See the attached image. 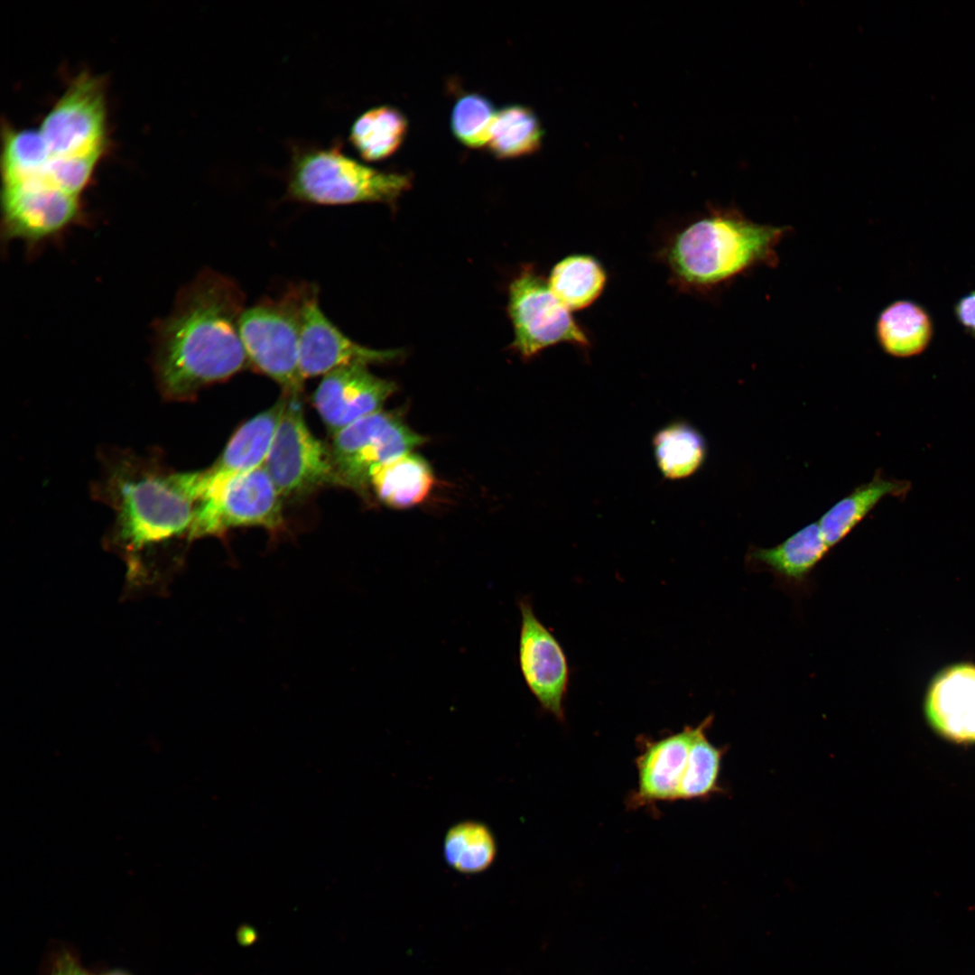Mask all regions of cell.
Segmentation results:
<instances>
[{
  "instance_id": "cell-1",
  "label": "cell",
  "mask_w": 975,
  "mask_h": 975,
  "mask_svg": "<svg viewBox=\"0 0 975 975\" xmlns=\"http://www.w3.org/2000/svg\"><path fill=\"white\" fill-rule=\"evenodd\" d=\"M245 294L232 278L204 270L154 325L153 367L164 397L182 401L250 366L239 323Z\"/></svg>"
},
{
  "instance_id": "cell-5",
  "label": "cell",
  "mask_w": 975,
  "mask_h": 975,
  "mask_svg": "<svg viewBox=\"0 0 975 975\" xmlns=\"http://www.w3.org/2000/svg\"><path fill=\"white\" fill-rule=\"evenodd\" d=\"M309 283L290 286L276 298H264L244 310L240 336L250 366L279 384L283 392L301 394L302 314Z\"/></svg>"
},
{
  "instance_id": "cell-29",
  "label": "cell",
  "mask_w": 975,
  "mask_h": 975,
  "mask_svg": "<svg viewBox=\"0 0 975 975\" xmlns=\"http://www.w3.org/2000/svg\"><path fill=\"white\" fill-rule=\"evenodd\" d=\"M484 95L467 93L455 103L450 114V128L455 138L469 148L488 144L497 112Z\"/></svg>"
},
{
  "instance_id": "cell-25",
  "label": "cell",
  "mask_w": 975,
  "mask_h": 975,
  "mask_svg": "<svg viewBox=\"0 0 975 975\" xmlns=\"http://www.w3.org/2000/svg\"><path fill=\"white\" fill-rule=\"evenodd\" d=\"M607 274L600 263L588 255H569L552 268L548 283L557 299L571 311L582 310L601 294Z\"/></svg>"
},
{
  "instance_id": "cell-10",
  "label": "cell",
  "mask_w": 975,
  "mask_h": 975,
  "mask_svg": "<svg viewBox=\"0 0 975 975\" xmlns=\"http://www.w3.org/2000/svg\"><path fill=\"white\" fill-rule=\"evenodd\" d=\"M83 218L79 196L36 180L3 183L1 238L29 249L57 238Z\"/></svg>"
},
{
  "instance_id": "cell-17",
  "label": "cell",
  "mask_w": 975,
  "mask_h": 975,
  "mask_svg": "<svg viewBox=\"0 0 975 975\" xmlns=\"http://www.w3.org/2000/svg\"><path fill=\"white\" fill-rule=\"evenodd\" d=\"M925 711L941 736L975 742V665H955L940 673L928 692Z\"/></svg>"
},
{
  "instance_id": "cell-30",
  "label": "cell",
  "mask_w": 975,
  "mask_h": 975,
  "mask_svg": "<svg viewBox=\"0 0 975 975\" xmlns=\"http://www.w3.org/2000/svg\"><path fill=\"white\" fill-rule=\"evenodd\" d=\"M100 154L98 153L74 158L51 157L39 176L31 180L79 197L91 179Z\"/></svg>"
},
{
  "instance_id": "cell-9",
  "label": "cell",
  "mask_w": 975,
  "mask_h": 975,
  "mask_svg": "<svg viewBox=\"0 0 975 975\" xmlns=\"http://www.w3.org/2000/svg\"><path fill=\"white\" fill-rule=\"evenodd\" d=\"M508 312L515 332L513 347L524 358L562 342L582 348L590 344L548 281L532 269H525L511 283Z\"/></svg>"
},
{
  "instance_id": "cell-20",
  "label": "cell",
  "mask_w": 975,
  "mask_h": 975,
  "mask_svg": "<svg viewBox=\"0 0 975 975\" xmlns=\"http://www.w3.org/2000/svg\"><path fill=\"white\" fill-rule=\"evenodd\" d=\"M829 549L815 522L774 547H752L748 559L753 565L770 571L782 580L801 583Z\"/></svg>"
},
{
  "instance_id": "cell-33",
  "label": "cell",
  "mask_w": 975,
  "mask_h": 975,
  "mask_svg": "<svg viewBox=\"0 0 975 975\" xmlns=\"http://www.w3.org/2000/svg\"><path fill=\"white\" fill-rule=\"evenodd\" d=\"M102 975H129V974L125 973L123 970H110V971H108L107 973H104Z\"/></svg>"
},
{
  "instance_id": "cell-12",
  "label": "cell",
  "mask_w": 975,
  "mask_h": 975,
  "mask_svg": "<svg viewBox=\"0 0 975 975\" xmlns=\"http://www.w3.org/2000/svg\"><path fill=\"white\" fill-rule=\"evenodd\" d=\"M521 627L518 662L524 681L541 708L564 720L570 670L558 640L541 622L526 597L518 600Z\"/></svg>"
},
{
  "instance_id": "cell-24",
  "label": "cell",
  "mask_w": 975,
  "mask_h": 975,
  "mask_svg": "<svg viewBox=\"0 0 975 975\" xmlns=\"http://www.w3.org/2000/svg\"><path fill=\"white\" fill-rule=\"evenodd\" d=\"M653 447L658 469L664 478L672 480L694 474L707 456V444L701 433L681 421L658 431Z\"/></svg>"
},
{
  "instance_id": "cell-16",
  "label": "cell",
  "mask_w": 975,
  "mask_h": 975,
  "mask_svg": "<svg viewBox=\"0 0 975 975\" xmlns=\"http://www.w3.org/2000/svg\"><path fill=\"white\" fill-rule=\"evenodd\" d=\"M286 397L245 422L233 434L217 461L199 471L200 500L230 479L262 467L269 454ZM200 502V501H199Z\"/></svg>"
},
{
  "instance_id": "cell-6",
  "label": "cell",
  "mask_w": 975,
  "mask_h": 975,
  "mask_svg": "<svg viewBox=\"0 0 975 975\" xmlns=\"http://www.w3.org/2000/svg\"><path fill=\"white\" fill-rule=\"evenodd\" d=\"M285 395L284 409L264 464L282 498H299L327 486H340L330 448L305 422L301 394Z\"/></svg>"
},
{
  "instance_id": "cell-13",
  "label": "cell",
  "mask_w": 975,
  "mask_h": 975,
  "mask_svg": "<svg viewBox=\"0 0 975 975\" xmlns=\"http://www.w3.org/2000/svg\"><path fill=\"white\" fill-rule=\"evenodd\" d=\"M396 349H373L347 337L322 311L318 287L309 283L300 337V372L303 380L350 365L385 363L399 356Z\"/></svg>"
},
{
  "instance_id": "cell-23",
  "label": "cell",
  "mask_w": 975,
  "mask_h": 975,
  "mask_svg": "<svg viewBox=\"0 0 975 975\" xmlns=\"http://www.w3.org/2000/svg\"><path fill=\"white\" fill-rule=\"evenodd\" d=\"M446 864L458 873L474 875L486 871L497 856L494 832L484 822L464 820L451 825L443 837Z\"/></svg>"
},
{
  "instance_id": "cell-31",
  "label": "cell",
  "mask_w": 975,
  "mask_h": 975,
  "mask_svg": "<svg viewBox=\"0 0 975 975\" xmlns=\"http://www.w3.org/2000/svg\"><path fill=\"white\" fill-rule=\"evenodd\" d=\"M49 975H90L79 960L69 951L62 950L54 957Z\"/></svg>"
},
{
  "instance_id": "cell-2",
  "label": "cell",
  "mask_w": 975,
  "mask_h": 975,
  "mask_svg": "<svg viewBox=\"0 0 975 975\" xmlns=\"http://www.w3.org/2000/svg\"><path fill=\"white\" fill-rule=\"evenodd\" d=\"M788 227L760 224L734 208L711 209L672 239L665 253L673 280L708 292L759 266H775Z\"/></svg>"
},
{
  "instance_id": "cell-26",
  "label": "cell",
  "mask_w": 975,
  "mask_h": 975,
  "mask_svg": "<svg viewBox=\"0 0 975 975\" xmlns=\"http://www.w3.org/2000/svg\"><path fill=\"white\" fill-rule=\"evenodd\" d=\"M543 138V130L534 110L514 104L497 112L488 145L497 159H514L537 152Z\"/></svg>"
},
{
  "instance_id": "cell-22",
  "label": "cell",
  "mask_w": 975,
  "mask_h": 975,
  "mask_svg": "<svg viewBox=\"0 0 975 975\" xmlns=\"http://www.w3.org/2000/svg\"><path fill=\"white\" fill-rule=\"evenodd\" d=\"M407 131V118L398 108L380 106L356 119L350 129L349 141L364 160L377 162L396 152Z\"/></svg>"
},
{
  "instance_id": "cell-32",
  "label": "cell",
  "mask_w": 975,
  "mask_h": 975,
  "mask_svg": "<svg viewBox=\"0 0 975 975\" xmlns=\"http://www.w3.org/2000/svg\"><path fill=\"white\" fill-rule=\"evenodd\" d=\"M955 316L965 330L975 336V291L961 297L954 308Z\"/></svg>"
},
{
  "instance_id": "cell-8",
  "label": "cell",
  "mask_w": 975,
  "mask_h": 975,
  "mask_svg": "<svg viewBox=\"0 0 975 975\" xmlns=\"http://www.w3.org/2000/svg\"><path fill=\"white\" fill-rule=\"evenodd\" d=\"M282 501L263 465L204 495L197 505L188 537L218 536L246 526L277 533L284 524Z\"/></svg>"
},
{
  "instance_id": "cell-19",
  "label": "cell",
  "mask_w": 975,
  "mask_h": 975,
  "mask_svg": "<svg viewBox=\"0 0 975 975\" xmlns=\"http://www.w3.org/2000/svg\"><path fill=\"white\" fill-rule=\"evenodd\" d=\"M910 488L909 481L885 478L878 470L870 481L858 486L819 519L817 523L827 545L831 548L839 543L882 498L905 497Z\"/></svg>"
},
{
  "instance_id": "cell-15",
  "label": "cell",
  "mask_w": 975,
  "mask_h": 975,
  "mask_svg": "<svg viewBox=\"0 0 975 975\" xmlns=\"http://www.w3.org/2000/svg\"><path fill=\"white\" fill-rule=\"evenodd\" d=\"M697 729L698 725L686 726L658 739H642L641 750L636 758V787L627 801L630 809L677 801Z\"/></svg>"
},
{
  "instance_id": "cell-27",
  "label": "cell",
  "mask_w": 975,
  "mask_h": 975,
  "mask_svg": "<svg viewBox=\"0 0 975 975\" xmlns=\"http://www.w3.org/2000/svg\"><path fill=\"white\" fill-rule=\"evenodd\" d=\"M712 721L713 716L710 715L698 725L677 800L707 799L724 792L720 784V774L727 748H718L709 740L706 731Z\"/></svg>"
},
{
  "instance_id": "cell-3",
  "label": "cell",
  "mask_w": 975,
  "mask_h": 975,
  "mask_svg": "<svg viewBox=\"0 0 975 975\" xmlns=\"http://www.w3.org/2000/svg\"><path fill=\"white\" fill-rule=\"evenodd\" d=\"M102 497L116 513L117 537L142 550L190 533L199 503L198 471L172 472L127 456L109 469Z\"/></svg>"
},
{
  "instance_id": "cell-7",
  "label": "cell",
  "mask_w": 975,
  "mask_h": 975,
  "mask_svg": "<svg viewBox=\"0 0 975 975\" xmlns=\"http://www.w3.org/2000/svg\"><path fill=\"white\" fill-rule=\"evenodd\" d=\"M425 441L396 412L381 410L337 432L330 448L341 487L365 496L375 467L412 452Z\"/></svg>"
},
{
  "instance_id": "cell-4",
  "label": "cell",
  "mask_w": 975,
  "mask_h": 975,
  "mask_svg": "<svg viewBox=\"0 0 975 975\" xmlns=\"http://www.w3.org/2000/svg\"><path fill=\"white\" fill-rule=\"evenodd\" d=\"M287 182V197L302 203H393L411 187V177L362 164L337 144L295 149Z\"/></svg>"
},
{
  "instance_id": "cell-14",
  "label": "cell",
  "mask_w": 975,
  "mask_h": 975,
  "mask_svg": "<svg viewBox=\"0 0 975 975\" xmlns=\"http://www.w3.org/2000/svg\"><path fill=\"white\" fill-rule=\"evenodd\" d=\"M396 388L395 382L375 376L367 366H345L323 376L313 404L329 432L335 435L358 419L381 411Z\"/></svg>"
},
{
  "instance_id": "cell-11",
  "label": "cell",
  "mask_w": 975,
  "mask_h": 975,
  "mask_svg": "<svg viewBox=\"0 0 975 975\" xmlns=\"http://www.w3.org/2000/svg\"><path fill=\"white\" fill-rule=\"evenodd\" d=\"M106 107L99 79L82 75L44 118L42 134L52 157L102 153Z\"/></svg>"
},
{
  "instance_id": "cell-21",
  "label": "cell",
  "mask_w": 975,
  "mask_h": 975,
  "mask_svg": "<svg viewBox=\"0 0 975 975\" xmlns=\"http://www.w3.org/2000/svg\"><path fill=\"white\" fill-rule=\"evenodd\" d=\"M933 325L928 312L919 304L900 300L879 314L876 335L882 349L896 358L919 355L930 344Z\"/></svg>"
},
{
  "instance_id": "cell-28",
  "label": "cell",
  "mask_w": 975,
  "mask_h": 975,
  "mask_svg": "<svg viewBox=\"0 0 975 975\" xmlns=\"http://www.w3.org/2000/svg\"><path fill=\"white\" fill-rule=\"evenodd\" d=\"M51 157L40 131L8 130L2 154L3 183L38 177Z\"/></svg>"
},
{
  "instance_id": "cell-18",
  "label": "cell",
  "mask_w": 975,
  "mask_h": 975,
  "mask_svg": "<svg viewBox=\"0 0 975 975\" xmlns=\"http://www.w3.org/2000/svg\"><path fill=\"white\" fill-rule=\"evenodd\" d=\"M434 485L430 464L422 456L408 452L375 467L369 488L376 498L392 508H407L422 502Z\"/></svg>"
}]
</instances>
